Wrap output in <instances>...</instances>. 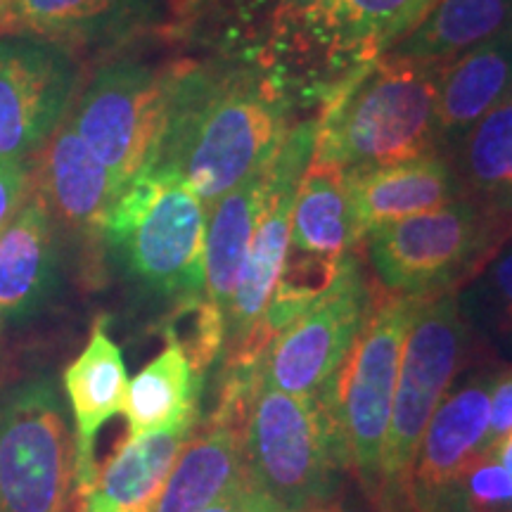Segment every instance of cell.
I'll list each match as a JSON object with an SVG mask.
<instances>
[{"label": "cell", "instance_id": "6da1fadb", "mask_svg": "<svg viewBox=\"0 0 512 512\" xmlns=\"http://www.w3.org/2000/svg\"><path fill=\"white\" fill-rule=\"evenodd\" d=\"M297 114L264 76L219 60L171 62L145 169L178 176L209 209L271 162Z\"/></svg>", "mask_w": 512, "mask_h": 512}, {"label": "cell", "instance_id": "7a4b0ae2", "mask_svg": "<svg viewBox=\"0 0 512 512\" xmlns=\"http://www.w3.org/2000/svg\"><path fill=\"white\" fill-rule=\"evenodd\" d=\"M342 0H169L171 34L209 60L271 81L294 110L323 107L347 83L339 57Z\"/></svg>", "mask_w": 512, "mask_h": 512}, {"label": "cell", "instance_id": "3957f363", "mask_svg": "<svg viewBox=\"0 0 512 512\" xmlns=\"http://www.w3.org/2000/svg\"><path fill=\"white\" fill-rule=\"evenodd\" d=\"M441 64L384 53L318 112L313 162L366 171L434 155Z\"/></svg>", "mask_w": 512, "mask_h": 512}, {"label": "cell", "instance_id": "277c9868", "mask_svg": "<svg viewBox=\"0 0 512 512\" xmlns=\"http://www.w3.org/2000/svg\"><path fill=\"white\" fill-rule=\"evenodd\" d=\"M247 475L285 512H313L337 505L349 470L347 444L332 387L316 399L273 387L254 370L242 425Z\"/></svg>", "mask_w": 512, "mask_h": 512}, {"label": "cell", "instance_id": "5b68a950", "mask_svg": "<svg viewBox=\"0 0 512 512\" xmlns=\"http://www.w3.org/2000/svg\"><path fill=\"white\" fill-rule=\"evenodd\" d=\"M204 235V202L181 178L155 169L140 171L119 192L102 226L128 271L176 304L174 316L207 302Z\"/></svg>", "mask_w": 512, "mask_h": 512}, {"label": "cell", "instance_id": "8992f818", "mask_svg": "<svg viewBox=\"0 0 512 512\" xmlns=\"http://www.w3.org/2000/svg\"><path fill=\"white\" fill-rule=\"evenodd\" d=\"M512 238V223L465 197L387 223L366 235L368 261L382 292L430 297L458 292Z\"/></svg>", "mask_w": 512, "mask_h": 512}, {"label": "cell", "instance_id": "52a82bcc", "mask_svg": "<svg viewBox=\"0 0 512 512\" xmlns=\"http://www.w3.org/2000/svg\"><path fill=\"white\" fill-rule=\"evenodd\" d=\"M470 344L472 325L460 309L458 292L418 297L401 351L375 508L406 501L422 434L456 382Z\"/></svg>", "mask_w": 512, "mask_h": 512}, {"label": "cell", "instance_id": "ba28073f", "mask_svg": "<svg viewBox=\"0 0 512 512\" xmlns=\"http://www.w3.org/2000/svg\"><path fill=\"white\" fill-rule=\"evenodd\" d=\"M415 302L418 297L377 290L363 330L332 382L349 470L373 503L380 496L384 441Z\"/></svg>", "mask_w": 512, "mask_h": 512}, {"label": "cell", "instance_id": "9c48e42d", "mask_svg": "<svg viewBox=\"0 0 512 512\" xmlns=\"http://www.w3.org/2000/svg\"><path fill=\"white\" fill-rule=\"evenodd\" d=\"M318 140V114L294 121L268 166V200L249 242L245 264L226 316L223 373L261 363L266 354L264 318L273 302L290 247L292 209Z\"/></svg>", "mask_w": 512, "mask_h": 512}, {"label": "cell", "instance_id": "30bf717a", "mask_svg": "<svg viewBox=\"0 0 512 512\" xmlns=\"http://www.w3.org/2000/svg\"><path fill=\"white\" fill-rule=\"evenodd\" d=\"M0 512H76V451L55 387L0 399Z\"/></svg>", "mask_w": 512, "mask_h": 512}, {"label": "cell", "instance_id": "8fae6325", "mask_svg": "<svg viewBox=\"0 0 512 512\" xmlns=\"http://www.w3.org/2000/svg\"><path fill=\"white\" fill-rule=\"evenodd\" d=\"M373 297L361 256L349 252L328 290L268 344L261 358L266 382L304 399L328 392L363 330Z\"/></svg>", "mask_w": 512, "mask_h": 512}, {"label": "cell", "instance_id": "7c38bea8", "mask_svg": "<svg viewBox=\"0 0 512 512\" xmlns=\"http://www.w3.org/2000/svg\"><path fill=\"white\" fill-rule=\"evenodd\" d=\"M166 79L169 64L114 60L95 72L69 117L88 150L124 188L145 169L155 150Z\"/></svg>", "mask_w": 512, "mask_h": 512}, {"label": "cell", "instance_id": "4fadbf2b", "mask_svg": "<svg viewBox=\"0 0 512 512\" xmlns=\"http://www.w3.org/2000/svg\"><path fill=\"white\" fill-rule=\"evenodd\" d=\"M76 64L46 38H0V159L24 164L62 124L72 105Z\"/></svg>", "mask_w": 512, "mask_h": 512}, {"label": "cell", "instance_id": "5bb4252c", "mask_svg": "<svg viewBox=\"0 0 512 512\" xmlns=\"http://www.w3.org/2000/svg\"><path fill=\"white\" fill-rule=\"evenodd\" d=\"M494 370H482L451 387L422 434L408 477L406 503L425 512L441 491L486 448Z\"/></svg>", "mask_w": 512, "mask_h": 512}, {"label": "cell", "instance_id": "9a60e30c", "mask_svg": "<svg viewBox=\"0 0 512 512\" xmlns=\"http://www.w3.org/2000/svg\"><path fill=\"white\" fill-rule=\"evenodd\" d=\"M162 0H3L0 36L46 38L62 48H117L159 19Z\"/></svg>", "mask_w": 512, "mask_h": 512}, {"label": "cell", "instance_id": "2e32d148", "mask_svg": "<svg viewBox=\"0 0 512 512\" xmlns=\"http://www.w3.org/2000/svg\"><path fill=\"white\" fill-rule=\"evenodd\" d=\"M512 93V31L441 64L434 136L437 152H448Z\"/></svg>", "mask_w": 512, "mask_h": 512}, {"label": "cell", "instance_id": "e0dca14e", "mask_svg": "<svg viewBox=\"0 0 512 512\" xmlns=\"http://www.w3.org/2000/svg\"><path fill=\"white\" fill-rule=\"evenodd\" d=\"M361 242L375 228L456 202L460 188L451 162L439 152L347 174Z\"/></svg>", "mask_w": 512, "mask_h": 512}, {"label": "cell", "instance_id": "ac0fdd59", "mask_svg": "<svg viewBox=\"0 0 512 512\" xmlns=\"http://www.w3.org/2000/svg\"><path fill=\"white\" fill-rule=\"evenodd\" d=\"M64 389L74 413L76 494H81L98 475L95 439L107 420L124 413L128 389L124 356L107 332L105 320L93 325L86 349L64 370Z\"/></svg>", "mask_w": 512, "mask_h": 512}, {"label": "cell", "instance_id": "d6986e66", "mask_svg": "<svg viewBox=\"0 0 512 512\" xmlns=\"http://www.w3.org/2000/svg\"><path fill=\"white\" fill-rule=\"evenodd\" d=\"M43 155V200L72 228L100 233L124 190L79 138L72 119H62Z\"/></svg>", "mask_w": 512, "mask_h": 512}, {"label": "cell", "instance_id": "ffe728a7", "mask_svg": "<svg viewBox=\"0 0 512 512\" xmlns=\"http://www.w3.org/2000/svg\"><path fill=\"white\" fill-rule=\"evenodd\" d=\"M202 373L195 368L183 342L166 332V347L128 382L124 415L126 439L188 430L197 425Z\"/></svg>", "mask_w": 512, "mask_h": 512}, {"label": "cell", "instance_id": "44dd1931", "mask_svg": "<svg viewBox=\"0 0 512 512\" xmlns=\"http://www.w3.org/2000/svg\"><path fill=\"white\" fill-rule=\"evenodd\" d=\"M268 166L271 162L207 209V235H204L207 302L204 304L221 320L223 328H226L230 299L238 285L249 242L266 209Z\"/></svg>", "mask_w": 512, "mask_h": 512}, {"label": "cell", "instance_id": "7402d4cb", "mask_svg": "<svg viewBox=\"0 0 512 512\" xmlns=\"http://www.w3.org/2000/svg\"><path fill=\"white\" fill-rule=\"evenodd\" d=\"M192 430L195 427L126 439L98 470L93 484L76 494V512H152Z\"/></svg>", "mask_w": 512, "mask_h": 512}, {"label": "cell", "instance_id": "603a6c76", "mask_svg": "<svg viewBox=\"0 0 512 512\" xmlns=\"http://www.w3.org/2000/svg\"><path fill=\"white\" fill-rule=\"evenodd\" d=\"M53 273L48 202L34 195L0 230V328L38 309L53 287Z\"/></svg>", "mask_w": 512, "mask_h": 512}, {"label": "cell", "instance_id": "cb8c5ba5", "mask_svg": "<svg viewBox=\"0 0 512 512\" xmlns=\"http://www.w3.org/2000/svg\"><path fill=\"white\" fill-rule=\"evenodd\" d=\"M460 197L512 223V93L448 155Z\"/></svg>", "mask_w": 512, "mask_h": 512}, {"label": "cell", "instance_id": "d4e9b609", "mask_svg": "<svg viewBox=\"0 0 512 512\" xmlns=\"http://www.w3.org/2000/svg\"><path fill=\"white\" fill-rule=\"evenodd\" d=\"M512 0H437L387 53L444 64L508 29Z\"/></svg>", "mask_w": 512, "mask_h": 512}, {"label": "cell", "instance_id": "484cf974", "mask_svg": "<svg viewBox=\"0 0 512 512\" xmlns=\"http://www.w3.org/2000/svg\"><path fill=\"white\" fill-rule=\"evenodd\" d=\"M432 5L434 0H342L339 57L347 79L392 50Z\"/></svg>", "mask_w": 512, "mask_h": 512}, {"label": "cell", "instance_id": "4316f807", "mask_svg": "<svg viewBox=\"0 0 512 512\" xmlns=\"http://www.w3.org/2000/svg\"><path fill=\"white\" fill-rule=\"evenodd\" d=\"M467 323L512 351V238L458 290Z\"/></svg>", "mask_w": 512, "mask_h": 512}, {"label": "cell", "instance_id": "83f0119b", "mask_svg": "<svg viewBox=\"0 0 512 512\" xmlns=\"http://www.w3.org/2000/svg\"><path fill=\"white\" fill-rule=\"evenodd\" d=\"M425 512H512V475L494 451L479 453Z\"/></svg>", "mask_w": 512, "mask_h": 512}, {"label": "cell", "instance_id": "f1b7e54d", "mask_svg": "<svg viewBox=\"0 0 512 512\" xmlns=\"http://www.w3.org/2000/svg\"><path fill=\"white\" fill-rule=\"evenodd\" d=\"M512 434V366L498 370L491 384V406H489V432H486V448H494Z\"/></svg>", "mask_w": 512, "mask_h": 512}, {"label": "cell", "instance_id": "f546056e", "mask_svg": "<svg viewBox=\"0 0 512 512\" xmlns=\"http://www.w3.org/2000/svg\"><path fill=\"white\" fill-rule=\"evenodd\" d=\"M202 512H285L268 498L264 491L252 482V477L245 475L226 496L211 503Z\"/></svg>", "mask_w": 512, "mask_h": 512}, {"label": "cell", "instance_id": "4dcf8cb0", "mask_svg": "<svg viewBox=\"0 0 512 512\" xmlns=\"http://www.w3.org/2000/svg\"><path fill=\"white\" fill-rule=\"evenodd\" d=\"M29 176L24 164L0 159V230L12 221V216L27 202Z\"/></svg>", "mask_w": 512, "mask_h": 512}, {"label": "cell", "instance_id": "1f68e13d", "mask_svg": "<svg viewBox=\"0 0 512 512\" xmlns=\"http://www.w3.org/2000/svg\"><path fill=\"white\" fill-rule=\"evenodd\" d=\"M494 453L498 456V460H501V463L505 465V470H508L512 475V434L494 448Z\"/></svg>", "mask_w": 512, "mask_h": 512}, {"label": "cell", "instance_id": "d6a6232c", "mask_svg": "<svg viewBox=\"0 0 512 512\" xmlns=\"http://www.w3.org/2000/svg\"><path fill=\"white\" fill-rule=\"evenodd\" d=\"M375 512H413V510L406 501H401V503H392V505H380V508H375Z\"/></svg>", "mask_w": 512, "mask_h": 512}, {"label": "cell", "instance_id": "836d02e7", "mask_svg": "<svg viewBox=\"0 0 512 512\" xmlns=\"http://www.w3.org/2000/svg\"><path fill=\"white\" fill-rule=\"evenodd\" d=\"M313 512H339V505H332V508H325V510H313Z\"/></svg>", "mask_w": 512, "mask_h": 512}, {"label": "cell", "instance_id": "e575fe53", "mask_svg": "<svg viewBox=\"0 0 512 512\" xmlns=\"http://www.w3.org/2000/svg\"><path fill=\"white\" fill-rule=\"evenodd\" d=\"M508 29L512 31V15H510V22H508Z\"/></svg>", "mask_w": 512, "mask_h": 512}, {"label": "cell", "instance_id": "d590c367", "mask_svg": "<svg viewBox=\"0 0 512 512\" xmlns=\"http://www.w3.org/2000/svg\"><path fill=\"white\" fill-rule=\"evenodd\" d=\"M434 3H437V0H434Z\"/></svg>", "mask_w": 512, "mask_h": 512}, {"label": "cell", "instance_id": "8d00e7d4", "mask_svg": "<svg viewBox=\"0 0 512 512\" xmlns=\"http://www.w3.org/2000/svg\"><path fill=\"white\" fill-rule=\"evenodd\" d=\"M0 3H3V0H0Z\"/></svg>", "mask_w": 512, "mask_h": 512}]
</instances>
